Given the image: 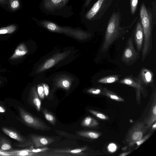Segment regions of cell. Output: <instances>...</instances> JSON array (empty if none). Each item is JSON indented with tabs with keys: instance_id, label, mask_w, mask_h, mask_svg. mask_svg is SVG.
<instances>
[{
	"instance_id": "obj_1",
	"label": "cell",
	"mask_w": 156,
	"mask_h": 156,
	"mask_svg": "<svg viewBox=\"0 0 156 156\" xmlns=\"http://www.w3.org/2000/svg\"><path fill=\"white\" fill-rule=\"evenodd\" d=\"M136 17L131 24L127 27H121L120 24L121 15L119 10L114 12L112 14L108 23L104 41L101 51L104 52L107 51L111 44L119 37L129 31L128 28H131L136 21Z\"/></svg>"
},
{
	"instance_id": "obj_2",
	"label": "cell",
	"mask_w": 156,
	"mask_h": 156,
	"mask_svg": "<svg viewBox=\"0 0 156 156\" xmlns=\"http://www.w3.org/2000/svg\"><path fill=\"white\" fill-rule=\"evenodd\" d=\"M140 16L144 35L141 57L143 62L152 49L153 30L152 14L144 3L140 6Z\"/></svg>"
},
{
	"instance_id": "obj_3",
	"label": "cell",
	"mask_w": 156,
	"mask_h": 156,
	"mask_svg": "<svg viewBox=\"0 0 156 156\" xmlns=\"http://www.w3.org/2000/svg\"><path fill=\"white\" fill-rule=\"evenodd\" d=\"M42 26L50 31L64 33L81 39H86L90 36V34L78 29H73L67 27H63L48 21L43 20L40 22Z\"/></svg>"
},
{
	"instance_id": "obj_4",
	"label": "cell",
	"mask_w": 156,
	"mask_h": 156,
	"mask_svg": "<svg viewBox=\"0 0 156 156\" xmlns=\"http://www.w3.org/2000/svg\"><path fill=\"white\" fill-rule=\"evenodd\" d=\"M133 39V35L131 34L127 41L121 58V61L128 66L134 64L140 56V52L134 45Z\"/></svg>"
},
{
	"instance_id": "obj_5",
	"label": "cell",
	"mask_w": 156,
	"mask_h": 156,
	"mask_svg": "<svg viewBox=\"0 0 156 156\" xmlns=\"http://www.w3.org/2000/svg\"><path fill=\"white\" fill-rule=\"evenodd\" d=\"M113 0H98L86 14L88 20H94L101 19L112 3Z\"/></svg>"
},
{
	"instance_id": "obj_6",
	"label": "cell",
	"mask_w": 156,
	"mask_h": 156,
	"mask_svg": "<svg viewBox=\"0 0 156 156\" xmlns=\"http://www.w3.org/2000/svg\"><path fill=\"white\" fill-rule=\"evenodd\" d=\"M18 108L22 120L29 126L35 129L41 131L51 129L41 119L32 115L23 108L18 106Z\"/></svg>"
},
{
	"instance_id": "obj_7",
	"label": "cell",
	"mask_w": 156,
	"mask_h": 156,
	"mask_svg": "<svg viewBox=\"0 0 156 156\" xmlns=\"http://www.w3.org/2000/svg\"><path fill=\"white\" fill-rule=\"evenodd\" d=\"M148 129L144 122L136 123L129 130L126 138L129 145L131 147L136 144L143 137Z\"/></svg>"
},
{
	"instance_id": "obj_8",
	"label": "cell",
	"mask_w": 156,
	"mask_h": 156,
	"mask_svg": "<svg viewBox=\"0 0 156 156\" xmlns=\"http://www.w3.org/2000/svg\"><path fill=\"white\" fill-rule=\"evenodd\" d=\"M136 79L143 87L153 84L154 81V75L152 71L145 68H143Z\"/></svg>"
},
{
	"instance_id": "obj_9",
	"label": "cell",
	"mask_w": 156,
	"mask_h": 156,
	"mask_svg": "<svg viewBox=\"0 0 156 156\" xmlns=\"http://www.w3.org/2000/svg\"><path fill=\"white\" fill-rule=\"evenodd\" d=\"M32 145L36 148L45 147L55 141L54 139L48 137L33 134L30 136Z\"/></svg>"
},
{
	"instance_id": "obj_10",
	"label": "cell",
	"mask_w": 156,
	"mask_h": 156,
	"mask_svg": "<svg viewBox=\"0 0 156 156\" xmlns=\"http://www.w3.org/2000/svg\"><path fill=\"white\" fill-rule=\"evenodd\" d=\"M134 29L133 37L137 50L140 52L142 49L144 39L143 29L140 21L137 22Z\"/></svg>"
},
{
	"instance_id": "obj_11",
	"label": "cell",
	"mask_w": 156,
	"mask_h": 156,
	"mask_svg": "<svg viewBox=\"0 0 156 156\" xmlns=\"http://www.w3.org/2000/svg\"><path fill=\"white\" fill-rule=\"evenodd\" d=\"M2 130L9 137L19 142L21 146H27L32 145L30 140L26 139L17 132L5 127H3Z\"/></svg>"
},
{
	"instance_id": "obj_12",
	"label": "cell",
	"mask_w": 156,
	"mask_h": 156,
	"mask_svg": "<svg viewBox=\"0 0 156 156\" xmlns=\"http://www.w3.org/2000/svg\"><path fill=\"white\" fill-rule=\"evenodd\" d=\"M69 0H44L43 6L47 10L53 11L65 6Z\"/></svg>"
},
{
	"instance_id": "obj_13",
	"label": "cell",
	"mask_w": 156,
	"mask_h": 156,
	"mask_svg": "<svg viewBox=\"0 0 156 156\" xmlns=\"http://www.w3.org/2000/svg\"><path fill=\"white\" fill-rule=\"evenodd\" d=\"M67 52L58 54L47 60L39 68L38 72H41L53 66L56 63L63 59L66 55Z\"/></svg>"
},
{
	"instance_id": "obj_14",
	"label": "cell",
	"mask_w": 156,
	"mask_h": 156,
	"mask_svg": "<svg viewBox=\"0 0 156 156\" xmlns=\"http://www.w3.org/2000/svg\"><path fill=\"white\" fill-rule=\"evenodd\" d=\"M154 99L150 108L148 116L145 118L144 122L149 129L156 121V94H154Z\"/></svg>"
},
{
	"instance_id": "obj_15",
	"label": "cell",
	"mask_w": 156,
	"mask_h": 156,
	"mask_svg": "<svg viewBox=\"0 0 156 156\" xmlns=\"http://www.w3.org/2000/svg\"><path fill=\"white\" fill-rule=\"evenodd\" d=\"M119 82L139 90L143 93L145 91L144 87L136 79L135 77L132 76H127L121 80Z\"/></svg>"
},
{
	"instance_id": "obj_16",
	"label": "cell",
	"mask_w": 156,
	"mask_h": 156,
	"mask_svg": "<svg viewBox=\"0 0 156 156\" xmlns=\"http://www.w3.org/2000/svg\"><path fill=\"white\" fill-rule=\"evenodd\" d=\"M30 100L37 110L39 111L41 107V102L34 87H33L31 89Z\"/></svg>"
},
{
	"instance_id": "obj_17",
	"label": "cell",
	"mask_w": 156,
	"mask_h": 156,
	"mask_svg": "<svg viewBox=\"0 0 156 156\" xmlns=\"http://www.w3.org/2000/svg\"><path fill=\"white\" fill-rule=\"evenodd\" d=\"M87 149V147L85 146L79 148H60L53 149L51 151L49 152L51 153H67L73 154H80L83 151L86 150Z\"/></svg>"
},
{
	"instance_id": "obj_18",
	"label": "cell",
	"mask_w": 156,
	"mask_h": 156,
	"mask_svg": "<svg viewBox=\"0 0 156 156\" xmlns=\"http://www.w3.org/2000/svg\"><path fill=\"white\" fill-rule=\"evenodd\" d=\"M28 53L27 48L23 43L20 44L16 48L10 59H13L19 58L25 55Z\"/></svg>"
},
{
	"instance_id": "obj_19",
	"label": "cell",
	"mask_w": 156,
	"mask_h": 156,
	"mask_svg": "<svg viewBox=\"0 0 156 156\" xmlns=\"http://www.w3.org/2000/svg\"><path fill=\"white\" fill-rule=\"evenodd\" d=\"M76 133L80 136L93 139L98 138L101 135L100 133L92 131L81 130L76 131Z\"/></svg>"
},
{
	"instance_id": "obj_20",
	"label": "cell",
	"mask_w": 156,
	"mask_h": 156,
	"mask_svg": "<svg viewBox=\"0 0 156 156\" xmlns=\"http://www.w3.org/2000/svg\"><path fill=\"white\" fill-rule=\"evenodd\" d=\"M101 94L117 101L123 102L124 101L123 98L106 87L103 88Z\"/></svg>"
},
{
	"instance_id": "obj_21",
	"label": "cell",
	"mask_w": 156,
	"mask_h": 156,
	"mask_svg": "<svg viewBox=\"0 0 156 156\" xmlns=\"http://www.w3.org/2000/svg\"><path fill=\"white\" fill-rule=\"evenodd\" d=\"M81 126L87 127H94L99 125L98 122L90 116H87L84 118L81 123Z\"/></svg>"
},
{
	"instance_id": "obj_22",
	"label": "cell",
	"mask_w": 156,
	"mask_h": 156,
	"mask_svg": "<svg viewBox=\"0 0 156 156\" xmlns=\"http://www.w3.org/2000/svg\"><path fill=\"white\" fill-rule=\"evenodd\" d=\"M121 75H112L108 76L99 79L98 82L100 83L108 84L115 82L119 80Z\"/></svg>"
},
{
	"instance_id": "obj_23",
	"label": "cell",
	"mask_w": 156,
	"mask_h": 156,
	"mask_svg": "<svg viewBox=\"0 0 156 156\" xmlns=\"http://www.w3.org/2000/svg\"><path fill=\"white\" fill-rule=\"evenodd\" d=\"M41 111L46 120L51 125L53 126L55 125L56 124V119L54 115L46 108L41 107Z\"/></svg>"
},
{
	"instance_id": "obj_24",
	"label": "cell",
	"mask_w": 156,
	"mask_h": 156,
	"mask_svg": "<svg viewBox=\"0 0 156 156\" xmlns=\"http://www.w3.org/2000/svg\"><path fill=\"white\" fill-rule=\"evenodd\" d=\"M12 155L17 156H38V153L30 152L29 149L21 151H15L10 152Z\"/></svg>"
},
{
	"instance_id": "obj_25",
	"label": "cell",
	"mask_w": 156,
	"mask_h": 156,
	"mask_svg": "<svg viewBox=\"0 0 156 156\" xmlns=\"http://www.w3.org/2000/svg\"><path fill=\"white\" fill-rule=\"evenodd\" d=\"M71 84V82L69 80L62 78L58 81L56 85L58 87L67 90L69 88Z\"/></svg>"
},
{
	"instance_id": "obj_26",
	"label": "cell",
	"mask_w": 156,
	"mask_h": 156,
	"mask_svg": "<svg viewBox=\"0 0 156 156\" xmlns=\"http://www.w3.org/2000/svg\"><path fill=\"white\" fill-rule=\"evenodd\" d=\"M16 29V26L14 25H11L6 27L1 28L0 35L12 33L15 31Z\"/></svg>"
},
{
	"instance_id": "obj_27",
	"label": "cell",
	"mask_w": 156,
	"mask_h": 156,
	"mask_svg": "<svg viewBox=\"0 0 156 156\" xmlns=\"http://www.w3.org/2000/svg\"><path fill=\"white\" fill-rule=\"evenodd\" d=\"M88 111L99 119L103 120H107L109 119L108 116L101 112L91 109H88Z\"/></svg>"
},
{
	"instance_id": "obj_28",
	"label": "cell",
	"mask_w": 156,
	"mask_h": 156,
	"mask_svg": "<svg viewBox=\"0 0 156 156\" xmlns=\"http://www.w3.org/2000/svg\"><path fill=\"white\" fill-rule=\"evenodd\" d=\"M10 8L13 11L18 9L20 6L19 0H8Z\"/></svg>"
},
{
	"instance_id": "obj_29",
	"label": "cell",
	"mask_w": 156,
	"mask_h": 156,
	"mask_svg": "<svg viewBox=\"0 0 156 156\" xmlns=\"http://www.w3.org/2000/svg\"><path fill=\"white\" fill-rule=\"evenodd\" d=\"M50 148L47 147H37V148H34L32 146L29 150L31 152L34 153H38L42 152H46L49 150Z\"/></svg>"
},
{
	"instance_id": "obj_30",
	"label": "cell",
	"mask_w": 156,
	"mask_h": 156,
	"mask_svg": "<svg viewBox=\"0 0 156 156\" xmlns=\"http://www.w3.org/2000/svg\"><path fill=\"white\" fill-rule=\"evenodd\" d=\"M138 0H130V5L131 13L135 14L137 8Z\"/></svg>"
},
{
	"instance_id": "obj_31",
	"label": "cell",
	"mask_w": 156,
	"mask_h": 156,
	"mask_svg": "<svg viewBox=\"0 0 156 156\" xmlns=\"http://www.w3.org/2000/svg\"><path fill=\"white\" fill-rule=\"evenodd\" d=\"M103 89V88H102ZM102 89L100 87L92 88L89 89L87 91V92L89 93L95 94L98 95L102 93Z\"/></svg>"
},
{
	"instance_id": "obj_32",
	"label": "cell",
	"mask_w": 156,
	"mask_h": 156,
	"mask_svg": "<svg viewBox=\"0 0 156 156\" xmlns=\"http://www.w3.org/2000/svg\"><path fill=\"white\" fill-rule=\"evenodd\" d=\"M37 92L39 97L41 99H43L44 98L45 95L42 86L39 85L37 86Z\"/></svg>"
},
{
	"instance_id": "obj_33",
	"label": "cell",
	"mask_w": 156,
	"mask_h": 156,
	"mask_svg": "<svg viewBox=\"0 0 156 156\" xmlns=\"http://www.w3.org/2000/svg\"><path fill=\"white\" fill-rule=\"evenodd\" d=\"M151 134L149 133L143 137L140 140L137 141L136 144H137V147L136 149L141 144H143L145 141L147 140L151 136Z\"/></svg>"
},
{
	"instance_id": "obj_34",
	"label": "cell",
	"mask_w": 156,
	"mask_h": 156,
	"mask_svg": "<svg viewBox=\"0 0 156 156\" xmlns=\"http://www.w3.org/2000/svg\"><path fill=\"white\" fill-rule=\"evenodd\" d=\"M117 147L114 143L110 144L108 146V151L111 152H114L117 150Z\"/></svg>"
},
{
	"instance_id": "obj_35",
	"label": "cell",
	"mask_w": 156,
	"mask_h": 156,
	"mask_svg": "<svg viewBox=\"0 0 156 156\" xmlns=\"http://www.w3.org/2000/svg\"><path fill=\"white\" fill-rule=\"evenodd\" d=\"M1 147V149L4 151L8 150L11 148V145L6 142H4L2 144Z\"/></svg>"
},
{
	"instance_id": "obj_36",
	"label": "cell",
	"mask_w": 156,
	"mask_h": 156,
	"mask_svg": "<svg viewBox=\"0 0 156 156\" xmlns=\"http://www.w3.org/2000/svg\"><path fill=\"white\" fill-rule=\"evenodd\" d=\"M45 95L46 96H48L49 93V89L48 86V85L45 83H43L42 84Z\"/></svg>"
},
{
	"instance_id": "obj_37",
	"label": "cell",
	"mask_w": 156,
	"mask_h": 156,
	"mask_svg": "<svg viewBox=\"0 0 156 156\" xmlns=\"http://www.w3.org/2000/svg\"><path fill=\"white\" fill-rule=\"evenodd\" d=\"M131 152L130 151H129L127 152H124L123 153H122L119 154V156H126L129 154V153Z\"/></svg>"
},
{
	"instance_id": "obj_38",
	"label": "cell",
	"mask_w": 156,
	"mask_h": 156,
	"mask_svg": "<svg viewBox=\"0 0 156 156\" xmlns=\"http://www.w3.org/2000/svg\"><path fill=\"white\" fill-rule=\"evenodd\" d=\"M151 127V130H154L156 129V122H155L154 123H153Z\"/></svg>"
},
{
	"instance_id": "obj_39",
	"label": "cell",
	"mask_w": 156,
	"mask_h": 156,
	"mask_svg": "<svg viewBox=\"0 0 156 156\" xmlns=\"http://www.w3.org/2000/svg\"><path fill=\"white\" fill-rule=\"evenodd\" d=\"M92 0H86L85 4V6L86 7L87 6Z\"/></svg>"
},
{
	"instance_id": "obj_40",
	"label": "cell",
	"mask_w": 156,
	"mask_h": 156,
	"mask_svg": "<svg viewBox=\"0 0 156 156\" xmlns=\"http://www.w3.org/2000/svg\"><path fill=\"white\" fill-rule=\"evenodd\" d=\"M5 111V109L3 107L0 106V113H4Z\"/></svg>"
},
{
	"instance_id": "obj_41",
	"label": "cell",
	"mask_w": 156,
	"mask_h": 156,
	"mask_svg": "<svg viewBox=\"0 0 156 156\" xmlns=\"http://www.w3.org/2000/svg\"><path fill=\"white\" fill-rule=\"evenodd\" d=\"M0 3L2 5H5L6 4V0H0Z\"/></svg>"
},
{
	"instance_id": "obj_42",
	"label": "cell",
	"mask_w": 156,
	"mask_h": 156,
	"mask_svg": "<svg viewBox=\"0 0 156 156\" xmlns=\"http://www.w3.org/2000/svg\"></svg>"
}]
</instances>
